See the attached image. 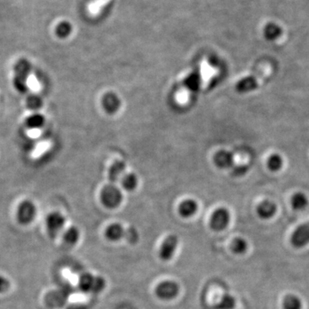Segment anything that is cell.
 I'll return each instance as SVG.
<instances>
[{
	"label": "cell",
	"instance_id": "cell-1",
	"mask_svg": "<svg viewBox=\"0 0 309 309\" xmlns=\"http://www.w3.org/2000/svg\"><path fill=\"white\" fill-rule=\"evenodd\" d=\"M31 71V63L25 58L19 59L15 64L13 86L19 93L26 94L29 91L28 79Z\"/></svg>",
	"mask_w": 309,
	"mask_h": 309
},
{
	"label": "cell",
	"instance_id": "cell-4",
	"mask_svg": "<svg viewBox=\"0 0 309 309\" xmlns=\"http://www.w3.org/2000/svg\"><path fill=\"white\" fill-rule=\"evenodd\" d=\"M230 211L225 208H219L215 210L210 217V228L214 231H222L225 230L230 224Z\"/></svg>",
	"mask_w": 309,
	"mask_h": 309
},
{
	"label": "cell",
	"instance_id": "cell-18",
	"mask_svg": "<svg viewBox=\"0 0 309 309\" xmlns=\"http://www.w3.org/2000/svg\"><path fill=\"white\" fill-rule=\"evenodd\" d=\"M236 298L230 294H225L221 299L214 305L215 309H234L236 307Z\"/></svg>",
	"mask_w": 309,
	"mask_h": 309
},
{
	"label": "cell",
	"instance_id": "cell-11",
	"mask_svg": "<svg viewBox=\"0 0 309 309\" xmlns=\"http://www.w3.org/2000/svg\"><path fill=\"white\" fill-rule=\"evenodd\" d=\"M105 236L109 241H118L125 237V230L121 224H111L106 230Z\"/></svg>",
	"mask_w": 309,
	"mask_h": 309
},
{
	"label": "cell",
	"instance_id": "cell-21",
	"mask_svg": "<svg viewBox=\"0 0 309 309\" xmlns=\"http://www.w3.org/2000/svg\"><path fill=\"white\" fill-rule=\"evenodd\" d=\"M139 181L134 173H127L121 178V184L125 190L134 191L138 186Z\"/></svg>",
	"mask_w": 309,
	"mask_h": 309
},
{
	"label": "cell",
	"instance_id": "cell-29",
	"mask_svg": "<svg viewBox=\"0 0 309 309\" xmlns=\"http://www.w3.org/2000/svg\"><path fill=\"white\" fill-rule=\"evenodd\" d=\"M10 288V282L7 278L0 276V293L6 292Z\"/></svg>",
	"mask_w": 309,
	"mask_h": 309
},
{
	"label": "cell",
	"instance_id": "cell-9",
	"mask_svg": "<svg viewBox=\"0 0 309 309\" xmlns=\"http://www.w3.org/2000/svg\"><path fill=\"white\" fill-rule=\"evenodd\" d=\"M269 75V71L267 73L264 74L263 76H260L259 77H247L243 79L240 80L238 83L236 84V90L240 93H247L250 91L255 90L259 84V81H263L264 77H267Z\"/></svg>",
	"mask_w": 309,
	"mask_h": 309
},
{
	"label": "cell",
	"instance_id": "cell-8",
	"mask_svg": "<svg viewBox=\"0 0 309 309\" xmlns=\"http://www.w3.org/2000/svg\"><path fill=\"white\" fill-rule=\"evenodd\" d=\"M291 243L295 247H302L309 243V222L301 224L294 233L290 238Z\"/></svg>",
	"mask_w": 309,
	"mask_h": 309
},
{
	"label": "cell",
	"instance_id": "cell-5",
	"mask_svg": "<svg viewBox=\"0 0 309 309\" xmlns=\"http://www.w3.org/2000/svg\"><path fill=\"white\" fill-rule=\"evenodd\" d=\"M36 216V207L34 203L29 200L23 201L17 208V217L22 224H29Z\"/></svg>",
	"mask_w": 309,
	"mask_h": 309
},
{
	"label": "cell",
	"instance_id": "cell-28",
	"mask_svg": "<svg viewBox=\"0 0 309 309\" xmlns=\"http://www.w3.org/2000/svg\"><path fill=\"white\" fill-rule=\"evenodd\" d=\"M125 237L130 243H135L139 240L138 232L134 229H130L127 231H125Z\"/></svg>",
	"mask_w": 309,
	"mask_h": 309
},
{
	"label": "cell",
	"instance_id": "cell-25",
	"mask_svg": "<svg viewBox=\"0 0 309 309\" xmlns=\"http://www.w3.org/2000/svg\"><path fill=\"white\" fill-rule=\"evenodd\" d=\"M233 252L241 254L247 249V242L243 238H236L232 242Z\"/></svg>",
	"mask_w": 309,
	"mask_h": 309
},
{
	"label": "cell",
	"instance_id": "cell-14",
	"mask_svg": "<svg viewBox=\"0 0 309 309\" xmlns=\"http://www.w3.org/2000/svg\"><path fill=\"white\" fill-rule=\"evenodd\" d=\"M184 84L189 91H199L201 86V76L199 71H192L189 75H187L184 80Z\"/></svg>",
	"mask_w": 309,
	"mask_h": 309
},
{
	"label": "cell",
	"instance_id": "cell-7",
	"mask_svg": "<svg viewBox=\"0 0 309 309\" xmlns=\"http://www.w3.org/2000/svg\"><path fill=\"white\" fill-rule=\"evenodd\" d=\"M179 244V239L174 235L167 236L162 242V246L160 247L159 256L162 260H170L173 258L175 252L176 248Z\"/></svg>",
	"mask_w": 309,
	"mask_h": 309
},
{
	"label": "cell",
	"instance_id": "cell-19",
	"mask_svg": "<svg viewBox=\"0 0 309 309\" xmlns=\"http://www.w3.org/2000/svg\"><path fill=\"white\" fill-rule=\"evenodd\" d=\"M257 211H258V216H260L261 218H270L274 215L276 206L271 202H264L259 204Z\"/></svg>",
	"mask_w": 309,
	"mask_h": 309
},
{
	"label": "cell",
	"instance_id": "cell-23",
	"mask_svg": "<svg viewBox=\"0 0 309 309\" xmlns=\"http://www.w3.org/2000/svg\"><path fill=\"white\" fill-rule=\"evenodd\" d=\"M80 233L77 228L71 227L66 230L64 235V241L68 245H75L79 239Z\"/></svg>",
	"mask_w": 309,
	"mask_h": 309
},
{
	"label": "cell",
	"instance_id": "cell-27",
	"mask_svg": "<svg viewBox=\"0 0 309 309\" xmlns=\"http://www.w3.org/2000/svg\"><path fill=\"white\" fill-rule=\"evenodd\" d=\"M106 283L105 280L101 277H96V280H95V284H94L93 293H99L102 291V289L105 288Z\"/></svg>",
	"mask_w": 309,
	"mask_h": 309
},
{
	"label": "cell",
	"instance_id": "cell-24",
	"mask_svg": "<svg viewBox=\"0 0 309 309\" xmlns=\"http://www.w3.org/2000/svg\"><path fill=\"white\" fill-rule=\"evenodd\" d=\"M71 30H72V27H71V23L68 22H62L58 24L55 32L58 37H60L61 39H65L70 35Z\"/></svg>",
	"mask_w": 309,
	"mask_h": 309
},
{
	"label": "cell",
	"instance_id": "cell-17",
	"mask_svg": "<svg viewBox=\"0 0 309 309\" xmlns=\"http://www.w3.org/2000/svg\"><path fill=\"white\" fill-rule=\"evenodd\" d=\"M26 107L34 112L40 110L43 107L42 97L37 94H30L26 98Z\"/></svg>",
	"mask_w": 309,
	"mask_h": 309
},
{
	"label": "cell",
	"instance_id": "cell-16",
	"mask_svg": "<svg viewBox=\"0 0 309 309\" xmlns=\"http://www.w3.org/2000/svg\"><path fill=\"white\" fill-rule=\"evenodd\" d=\"M125 170V163L122 161H117L111 166L108 172L109 180L112 182H117L121 179V176Z\"/></svg>",
	"mask_w": 309,
	"mask_h": 309
},
{
	"label": "cell",
	"instance_id": "cell-2",
	"mask_svg": "<svg viewBox=\"0 0 309 309\" xmlns=\"http://www.w3.org/2000/svg\"><path fill=\"white\" fill-rule=\"evenodd\" d=\"M122 193L119 188L114 186H108L103 188L101 193V200L104 206L109 209H114L122 202Z\"/></svg>",
	"mask_w": 309,
	"mask_h": 309
},
{
	"label": "cell",
	"instance_id": "cell-13",
	"mask_svg": "<svg viewBox=\"0 0 309 309\" xmlns=\"http://www.w3.org/2000/svg\"><path fill=\"white\" fill-rule=\"evenodd\" d=\"M45 123V116L38 112H34V114H30L25 119L26 126L32 130H37V129L42 128Z\"/></svg>",
	"mask_w": 309,
	"mask_h": 309
},
{
	"label": "cell",
	"instance_id": "cell-15",
	"mask_svg": "<svg viewBox=\"0 0 309 309\" xmlns=\"http://www.w3.org/2000/svg\"><path fill=\"white\" fill-rule=\"evenodd\" d=\"M215 163L221 168H227L232 166L234 157L232 154L227 151H219L215 156Z\"/></svg>",
	"mask_w": 309,
	"mask_h": 309
},
{
	"label": "cell",
	"instance_id": "cell-3",
	"mask_svg": "<svg viewBox=\"0 0 309 309\" xmlns=\"http://www.w3.org/2000/svg\"><path fill=\"white\" fill-rule=\"evenodd\" d=\"M155 292L159 299L169 301L178 295L180 287L178 284L173 281H163L156 286Z\"/></svg>",
	"mask_w": 309,
	"mask_h": 309
},
{
	"label": "cell",
	"instance_id": "cell-10",
	"mask_svg": "<svg viewBox=\"0 0 309 309\" xmlns=\"http://www.w3.org/2000/svg\"><path fill=\"white\" fill-rule=\"evenodd\" d=\"M102 107L104 110L109 114H114L119 111L121 106V101L116 94L108 92L102 97Z\"/></svg>",
	"mask_w": 309,
	"mask_h": 309
},
{
	"label": "cell",
	"instance_id": "cell-22",
	"mask_svg": "<svg viewBox=\"0 0 309 309\" xmlns=\"http://www.w3.org/2000/svg\"><path fill=\"white\" fill-rule=\"evenodd\" d=\"M283 306L284 309H301L302 304L296 295H289L284 298Z\"/></svg>",
	"mask_w": 309,
	"mask_h": 309
},
{
	"label": "cell",
	"instance_id": "cell-6",
	"mask_svg": "<svg viewBox=\"0 0 309 309\" xmlns=\"http://www.w3.org/2000/svg\"><path fill=\"white\" fill-rule=\"evenodd\" d=\"M65 216L58 211L50 213L49 216H47V220H46L47 229L52 237H55L57 236L58 234L62 230L63 228L65 226Z\"/></svg>",
	"mask_w": 309,
	"mask_h": 309
},
{
	"label": "cell",
	"instance_id": "cell-20",
	"mask_svg": "<svg viewBox=\"0 0 309 309\" xmlns=\"http://www.w3.org/2000/svg\"><path fill=\"white\" fill-rule=\"evenodd\" d=\"M96 277H94L91 274H83L80 278L79 287L84 292H92L93 290L94 284H95Z\"/></svg>",
	"mask_w": 309,
	"mask_h": 309
},
{
	"label": "cell",
	"instance_id": "cell-12",
	"mask_svg": "<svg viewBox=\"0 0 309 309\" xmlns=\"http://www.w3.org/2000/svg\"><path fill=\"white\" fill-rule=\"evenodd\" d=\"M198 208H199V206H198V204L195 200L187 199V200H185V201L182 202V204H180V215L185 218H188V217L193 216L197 212Z\"/></svg>",
	"mask_w": 309,
	"mask_h": 309
},
{
	"label": "cell",
	"instance_id": "cell-26",
	"mask_svg": "<svg viewBox=\"0 0 309 309\" xmlns=\"http://www.w3.org/2000/svg\"><path fill=\"white\" fill-rule=\"evenodd\" d=\"M292 204L293 206L295 209L300 210V209H302L306 206V204H307V200H306V197L303 194H296L293 198Z\"/></svg>",
	"mask_w": 309,
	"mask_h": 309
},
{
	"label": "cell",
	"instance_id": "cell-30",
	"mask_svg": "<svg viewBox=\"0 0 309 309\" xmlns=\"http://www.w3.org/2000/svg\"><path fill=\"white\" fill-rule=\"evenodd\" d=\"M281 166V159L278 156H273L269 160V167L273 169H277Z\"/></svg>",
	"mask_w": 309,
	"mask_h": 309
}]
</instances>
